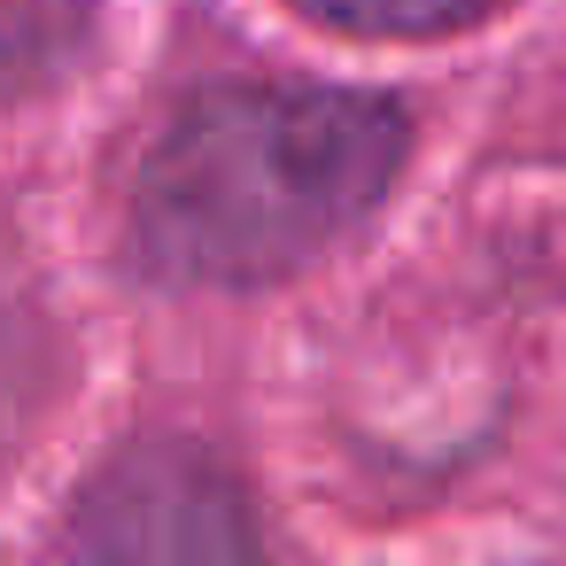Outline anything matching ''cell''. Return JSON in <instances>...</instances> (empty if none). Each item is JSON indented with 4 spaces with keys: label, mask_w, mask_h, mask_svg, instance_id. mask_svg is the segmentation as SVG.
Here are the masks:
<instances>
[{
    "label": "cell",
    "mask_w": 566,
    "mask_h": 566,
    "mask_svg": "<svg viewBox=\"0 0 566 566\" xmlns=\"http://www.w3.org/2000/svg\"><path fill=\"white\" fill-rule=\"evenodd\" d=\"M295 9L334 32H365V40H427V32L489 17L496 0H295Z\"/></svg>",
    "instance_id": "obj_4"
},
{
    "label": "cell",
    "mask_w": 566,
    "mask_h": 566,
    "mask_svg": "<svg viewBox=\"0 0 566 566\" xmlns=\"http://www.w3.org/2000/svg\"><path fill=\"white\" fill-rule=\"evenodd\" d=\"M71 566H264V543L241 481L218 458L140 442L78 496Z\"/></svg>",
    "instance_id": "obj_2"
},
{
    "label": "cell",
    "mask_w": 566,
    "mask_h": 566,
    "mask_svg": "<svg viewBox=\"0 0 566 566\" xmlns=\"http://www.w3.org/2000/svg\"><path fill=\"white\" fill-rule=\"evenodd\" d=\"M94 40V0H0V102L48 94Z\"/></svg>",
    "instance_id": "obj_3"
},
{
    "label": "cell",
    "mask_w": 566,
    "mask_h": 566,
    "mask_svg": "<svg viewBox=\"0 0 566 566\" xmlns=\"http://www.w3.org/2000/svg\"><path fill=\"white\" fill-rule=\"evenodd\" d=\"M403 164V109L342 86H218L133 187V249L187 287H256L342 241Z\"/></svg>",
    "instance_id": "obj_1"
}]
</instances>
